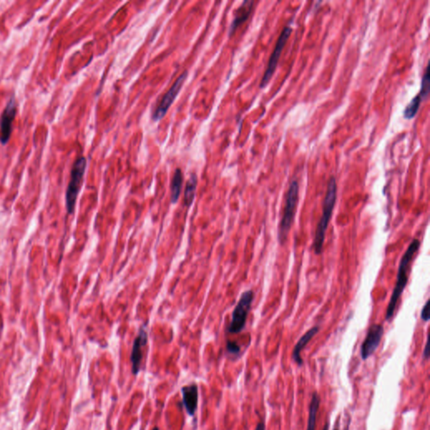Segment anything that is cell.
Masks as SVG:
<instances>
[{"instance_id": "22", "label": "cell", "mask_w": 430, "mask_h": 430, "mask_svg": "<svg viewBox=\"0 0 430 430\" xmlns=\"http://www.w3.org/2000/svg\"><path fill=\"white\" fill-rule=\"evenodd\" d=\"M255 430H265V423L263 422H259Z\"/></svg>"}, {"instance_id": "6", "label": "cell", "mask_w": 430, "mask_h": 430, "mask_svg": "<svg viewBox=\"0 0 430 430\" xmlns=\"http://www.w3.org/2000/svg\"><path fill=\"white\" fill-rule=\"evenodd\" d=\"M292 33V27L290 25H288L284 27L281 31V35L279 36L278 40L276 42L275 48L273 50L272 53L270 55V59L268 62L267 67L265 69V73L263 75L262 79L260 81V88H264L270 82V78L272 77L274 72L276 71V66L278 63L279 59L281 57V52L283 51L284 47L286 45L289 36Z\"/></svg>"}, {"instance_id": "4", "label": "cell", "mask_w": 430, "mask_h": 430, "mask_svg": "<svg viewBox=\"0 0 430 430\" xmlns=\"http://www.w3.org/2000/svg\"><path fill=\"white\" fill-rule=\"evenodd\" d=\"M86 168H87V160L83 157L77 158L72 167L71 180L66 193L67 209L69 214H72L74 211L77 196L82 187L83 177L85 174Z\"/></svg>"}, {"instance_id": "7", "label": "cell", "mask_w": 430, "mask_h": 430, "mask_svg": "<svg viewBox=\"0 0 430 430\" xmlns=\"http://www.w3.org/2000/svg\"><path fill=\"white\" fill-rule=\"evenodd\" d=\"M187 77H188V72L185 71L183 74L179 76L174 84L172 86V88L165 93V95L163 96V99L161 100L160 103L158 104L157 108L155 109L154 113L152 114V119L154 121H159L166 115V113L170 108L172 103L178 97V93L182 89V87H183Z\"/></svg>"}, {"instance_id": "15", "label": "cell", "mask_w": 430, "mask_h": 430, "mask_svg": "<svg viewBox=\"0 0 430 430\" xmlns=\"http://www.w3.org/2000/svg\"><path fill=\"white\" fill-rule=\"evenodd\" d=\"M183 176L180 168L176 169L171 183V201L175 204L180 197L183 187Z\"/></svg>"}, {"instance_id": "13", "label": "cell", "mask_w": 430, "mask_h": 430, "mask_svg": "<svg viewBox=\"0 0 430 430\" xmlns=\"http://www.w3.org/2000/svg\"><path fill=\"white\" fill-rule=\"evenodd\" d=\"M319 330H320V328L318 327V326H315V327L311 328L310 330H308L305 334H304L301 338H300V340L298 341L296 345L294 346V350H293V359H294V361L296 362L299 366H302L303 365V359L301 357V352L302 350H304L305 346H306L308 344H309V341L314 338V336L316 335L318 332H319Z\"/></svg>"}, {"instance_id": "16", "label": "cell", "mask_w": 430, "mask_h": 430, "mask_svg": "<svg viewBox=\"0 0 430 430\" xmlns=\"http://www.w3.org/2000/svg\"><path fill=\"white\" fill-rule=\"evenodd\" d=\"M197 185H198V177L196 174H192L186 183L185 192H184V205L188 208L190 207L193 203L195 194H196Z\"/></svg>"}, {"instance_id": "14", "label": "cell", "mask_w": 430, "mask_h": 430, "mask_svg": "<svg viewBox=\"0 0 430 430\" xmlns=\"http://www.w3.org/2000/svg\"><path fill=\"white\" fill-rule=\"evenodd\" d=\"M320 397L317 392H315L312 396L311 402L309 404V418L307 430H315L318 412L320 409Z\"/></svg>"}, {"instance_id": "3", "label": "cell", "mask_w": 430, "mask_h": 430, "mask_svg": "<svg viewBox=\"0 0 430 430\" xmlns=\"http://www.w3.org/2000/svg\"><path fill=\"white\" fill-rule=\"evenodd\" d=\"M299 185L298 181L294 180L289 186L286 193V203L284 208L283 215L281 218L278 226L277 238L280 245H283L286 243L296 214L297 205L299 203Z\"/></svg>"}, {"instance_id": "9", "label": "cell", "mask_w": 430, "mask_h": 430, "mask_svg": "<svg viewBox=\"0 0 430 430\" xmlns=\"http://www.w3.org/2000/svg\"><path fill=\"white\" fill-rule=\"evenodd\" d=\"M17 107L15 98L7 103L5 110L0 117V142L6 145L10 140L12 133V124L16 118Z\"/></svg>"}, {"instance_id": "2", "label": "cell", "mask_w": 430, "mask_h": 430, "mask_svg": "<svg viewBox=\"0 0 430 430\" xmlns=\"http://www.w3.org/2000/svg\"><path fill=\"white\" fill-rule=\"evenodd\" d=\"M336 198H337V183L335 177H331L328 182L327 192H326L324 205H323L322 216L320 218V222L318 224L317 229L315 232V240L313 243V247L316 255H320L322 252L325 234L327 231L329 222L335 209Z\"/></svg>"}, {"instance_id": "17", "label": "cell", "mask_w": 430, "mask_h": 430, "mask_svg": "<svg viewBox=\"0 0 430 430\" xmlns=\"http://www.w3.org/2000/svg\"><path fill=\"white\" fill-rule=\"evenodd\" d=\"M424 100L419 93L412 98V101L407 104V107L403 112V116L406 119H412L417 114V111L419 109L420 104L422 101Z\"/></svg>"}, {"instance_id": "21", "label": "cell", "mask_w": 430, "mask_h": 430, "mask_svg": "<svg viewBox=\"0 0 430 430\" xmlns=\"http://www.w3.org/2000/svg\"><path fill=\"white\" fill-rule=\"evenodd\" d=\"M428 356H429V352H428V340H427V343H426V345H425L424 351H423V358L425 360H427Z\"/></svg>"}, {"instance_id": "25", "label": "cell", "mask_w": 430, "mask_h": 430, "mask_svg": "<svg viewBox=\"0 0 430 430\" xmlns=\"http://www.w3.org/2000/svg\"><path fill=\"white\" fill-rule=\"evenodd\" d=\"M153 430H159V428H158V427H155L154 428H153Z\"/></svg>"}, {"instance_id": "23", "label": "cell", "mask_w": 430, "mask_h": 430, "mask_svg": "<svg viewBox=\"0 0 430 430\" xmlns=\"http://www.w3.org/2000/svg\"><path fill=\"white\" fill-rule=\"evenodd\" d=\"M329 427H330V422H328L327 421V422H326V423H325V426H324V428H323V430H329Z\"/></svg>"}, {"instance_id": "18", "label": "cell", "mask_w": 430, "mask_h": 430, "mask_svg": "<svg viewBox=\"0 0 430 430\" xmlns=\"http://www.w3.org/2000/svg\"><path fill=\"white\" fill-rule=\"evenodd\" d=\"M430 73H429V65L427 64L426 69H425L424 74L422 77V83H421V89H420L419 94L422 96L423 99L427 98L428 93H429L430 89Z\"/></svg>"}, {"instance_id": "8", "label": "cell", "mask_w": 430, "mask_h": 430, "mask_svg": "<svg viewBox=\"0 0 430 430\" xmlns=\"http://www.w3.org/2000/svg\"><path fill=\"white\" fill-rule=\"evenodd\" d=\"M383 334L382 325H372L369 328L368 332L361 346V356L363 361H366L373 355L381 343Z\"/></svg>"}, {"instance_id": "19", "label": "cell", "mask_w": 430, "mask_h": 430, "mask_svg": "<svg viewBox=\"0 0 430 430\" xmlns=\"http://www.w3.org/2000/svg\"><path fill=\"white\" fill-rule=\"evenodd\" d=\"M429 303L430 300H427L421 311V320L424 322H427L430 320Z\"/></svg>"}, {"instance_id": "24", "label": "cell", "mask_w": 430, "mask_h": 430, "mask_svg": "<svg viewBox=\"0 0 430 430\" xmlns=\"http://www.w3.org/2000/svg\"><path fill=\"white\" fill-rule=\"evenodd\" d=\"M333 430H340L339 429V422H336V424H335V427H334V429Z\"/></svg>"}, {"instance_id": "20", "label": "cell", "mask_w": 430, "mask_h": 430, "mask_svg": "<svg viewBox=\"0 0 430 430\" xmlns=\"http://www.w3.org/2000/svg\"><path fill=\"white\" fill-rule=\"evenodd\" d=\"M226 348L227 350H228L230 354L237 355V354L240 353V347L239 346V345H237L235 342H233V341H228V342H227Z\"/></svg>"}, {"instance_id": "5", "label": "cell", "mask_w": 430, "mask_h": 430, "mask_svg": "<svg viewBox=\"0 0 430 430\" xmlns=\"http://www.w3.org/2000/svg\"><path fill=\"white\" fill-rule=\"evenodd\" d=\"M253 299H254V293L252 290H247L243 293L232 314L231 322L228 328L229 333L239 334L245 329L248 315L251 309Z\"/></svg>"}, {"instance_id": "12", "label": "cell", "mask_w": 430, "mask_h": 430, "mask_svg": "<svg viewBox=\"0 0 430 430\" xmlns=\"http://www.w3.org/2000/svg\"><path fill=\"white\" fill-rule=\"evenodd\" d=\"M253 6H254V1L246 0L244 1L241 4V6L237 9V11H235L231 26L229 27V36H232L234 33V31L247 21L250 14L252 12Z\"/></svg>"}, {"instance_id": "1", "label": "cell", "mask_w": 430, "mask_h": 430, "mask_svg": "<svg viewBox=\"0 0 430 430\" xmlns=\"http://www.w3.org/2000/svg\"><path fill=\"white\" fill-rule=\"evenodd\" d=\"M419 240L417 239H413L412 242L410 243V245H408L407 250L405 251L404 255H402V259L400 260L398 272H397V282L395 285L392 297H391L387 309H386V321H390L394 315L398 300L402 296V293L404 291L405 288L407 286V281H408V270L410 268V263L412 261L415 254L417 252V250H419Z\"/></svg>"}, {"instance_id": "11", "label": "cell", "mask_w": 430, "mask_h": 430, "mask_svg": "<svg viewBox=\"0 0 430 430\" xmlns=\"http://www.w3.org/2000/svg\"><path fill=\"white\" fill-rule=\"evenodd\" d=\"M183 402L187 412L190 416H193L196 412L199 402V388L196 384H190L183 386L182 388Z\"/></svg>"}, {"instance_id": "10", "label": "cell", "mask_w": 430, "mask_h": 430, "mask_svg": "<svg viewBox=\"0 0 430 430\" xmlns=\"http://www.w3.org/2000/svg\"><path fill=\"white\" fill-rule=\"evenodd\" d=\"M148 341V335H147L146 326L142 325L139 329V333L134 339L133 347H132L131 356H130V361L132 364V373L137 375L139 373L141 366L142 358H143V347L147 345Z\"/></svg>"}]
</instances>
